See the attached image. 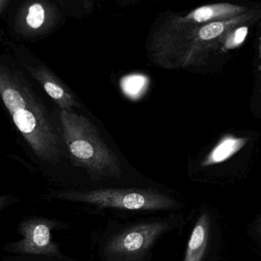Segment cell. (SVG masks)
Instances as JSON below:
<instances>
[{"label":"cell","instance_id":"cell-1","mask_svg":"<svg viewBox=\"0 0 261 261\" xmlns=\"http://www.w3.org/2000/svg\"><path fill=\"white\" fill-rule=\"evenodd\" d=\"M0 94L14 125L37 161L55 167L62 161L61 130L23 72L15 66H0Z\"/></svg>","mask_w":261,"mask_h":261},{"label":"cell","instance_id":"cell-2","mask_svg":"<svg viewBox=\"0 0 261 261\" xmlns=\"http://www.w3.org/2000/svg\"><path fill=\"white\" fill-rule=\"evenodd\" d=\"M261 18V9L223 21L188 25L171 16L155 24L149 37L147 50L150 59L165 67L200 64L213 51L222 48L230 31L237 26L252 24Z\"/></svg>","mask_w":261,"mask_h":261},{"label":"cell","instance_id":"cell-3","mask_svg":"<svg viewBox=\"0 0 261 261\" xmlns=\"http://www.w3.org/2000/svg\"><path fill=\"white\" fill-rule=\"evenodd\" d=\"M58 119L63 144L76 167L82 168L93 181L121 177L119 158L90 119L65 110H60Z\"/></svg>","mask_w":261,"mask_h":261},{"label":"cell","instance_id":"cell-4","mask_svg":"<svg viewBox=\"0 0 261 261\" xmlns=\"http://www.w3.org/2000/svg\"><path fill=\"white\" fill-rule=\"evenodd\" d=\"M46 198L81 204L93 213H115L119 217L172 210L176 205L167 195L148 188L52 190Z\"/></svg>","mask_w":261,"mask_h":261},{"label":"cell","instance_id":"cell-5","mask_svg":"<svg viewBox=\"0 0 261 261\" xmlns=\"http://www.w3.org/2000/svg\"><path fill=\"white\" fill-rule=\"evenodd\" d=\"M170 228L165 221L139 219L109 222L95 238L100 261H148L159 238Z\"/></svg>","mask_w":261,"mask_h":261},{"label":"cell","instance_id":"cell-6","mask_svg":"<svg viewBox=\"0 0 261 261\" xmlns=\"http://www.w3.org/2000/svg\"><path fill=\"white\" fill-rule=\"evenodd\" d=\"M61 222L55 219L29 216L18 223V234L22 239L6 244L4 250L19 255L61 257L59 247L52 241V231Z\"/></svg>","mask_w":261,"mask_h":261},{"label":"cell","instance_id":"cell-7","mask_svg":"<svg viewBox=\"0 0 261 261\" xmlns=\"http://www.w3.org/2000/svg\"><path fill=\"white\" fill-rule=\"evenodd\" d=\"M24 54L23 51L18 52L21 64L46 94L59 107L60 110L73 112L74 109L79 108L80 103L75 93L49 67L38 59L29 58V55L27 56Z\"/></svg>","mask_w":261,"mask_h":261},{"label":"cell","instance_id":"cell-8","mask_svg":"<svg viewBox=\"0 0 261 261\" xmlns=\"http://www.w3.org/2000/svg\"><path fill=\"white\" fill-rule=\"evenodd\" d=\"M58 17V10L47 0H27L20 8L16 27L25 36H38L51 30Z\"/></svg>","mask_w":261,"mask_h":261},{"label":"cell","instance_id":"cell-9","mask_svg":"<svg viewBox=\"0 0 261 261\" xmlns=\"http://www.w3.org/2000/svg\"><path fill=\"white\" fill-rule=\"evenodd\" d=\"M251 9L248 6L229 3H219L199 6L190 11L186 15L172 14L170 15L178 22L195 25L230 19L243 15Z\"/></svg>","mask_w":261,"mask_h":261},{"label":"cell","instance_id":"cell-10","mask_svg":"<svg viewBox=\"0 0 261 261\" xmlns=\"http://www.w3.org/2000/svg\"><path fill=\"white\" fill-rule=\"evenodd\" d=\"M210 219L204 213L198 219L188 240L183 261H202L208 248Z\"/></svg>","mask_w":261,"mask_h":261},{"label":"cell","instance_id":"cell-11","mask_svg":"<svg viewBox=\"0 0 261 261\" xmlns=\"http://www.w3.org/2000/svg\"><path fill=\"white\" fill-rule=\"evenodd\" d=\"M248 141V138L225 135L207 155L202 166L209 167L227 161L243 148Z\"/></svg>","mask_w":261,"mask_h":261},{"label":"cell","instance_id":"cell-12","mask_svg":"<svg viewBox=\"0 0 261 261\" xmlns=\"http://www.w3.org/2000/svg\"><path fill=\"white\" fill-rule=\"evenodd\" d=\"M249 24H245L237 26L228 32L222 43L223 50H232L242 46L248 37Z\"/></svg>","mask_w":261,"mask_h":261},{"label":"cell","instance_id":"cell-13","mask_svg":"<svg viewBox=\"0 0 261 261\" xmlns=\"http://www.w3.org/2000/svg\"><path fill=\"white\" fill-rule=\"evenodd\" d=\"M9 2L10 0H0V13L1 15H3V12L9 6Z\"/></svg>","mask_w":261,"mask_h":261},{"label":"cell","instance_id":"cell-14","mask_svg":"<svg viewBox=\"0 0 261 261\" xmlns=\"http://www.w3.org/2000/svg\"><path fill=\"white\" fill-rule=\"evenodd\" d=\"M259 55H260V58H261V38L260 39V46H259Z\"/></svg>","mask_w":261,"mask_h":261},{"label":"cell","instance_id":"cell-15","mask_svg":"<svg viewBox=\"0 0 261 261\" xmlns=\"http://www.w3.org/2000/svg\"><path fill=\"white\" fill-rule=\"evenodd\" d=\"M260 231H261V219H260Z\"/></svg>","mask_w":261,"mask_h":261}]
</instances>
